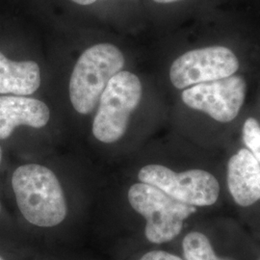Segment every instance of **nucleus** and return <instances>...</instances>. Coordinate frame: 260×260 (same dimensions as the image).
Wrapping results in <instances>:
<instances>
[{"instance_id": "nucleus-1", "label": "nucleus", "mask_w": 260, "mask_h": 260, "mask_svg": "<svg viewBox=\"0 0 260 260\" xmlns=\"http://www.w3.org/2000/svg\"><path fill=\"white\" fill-rule=\"evenodd\" d=\"M12 187L19 211L24 219L40 228H53L68 214L65 194L55 174L38 164L17 168Z\"/></svg>"}, {"instance_id": "nucleus-2", "label": "nucleus", "mask_w": 260, "mask_h": 260, "mask_svg": "<svg viewBox=\"0 0 260 260\" xmlns=\"http://www.w3.org/2000/svg\"><path fill=\"white\" fill-rule=\"evenodd\" d=\"M132 209L145 219L144 233L148 241L161 245L178 237L185 223L199 208L172 198L149 183H135L127 193Z\"/></svg>"}, {"instance_id": "nucleus-3", "label": "nucleus", "mask_w": 260, "mask_h": 260, "mask_svg": "<svg viewBox=\"0 0 260 260\" xmlns=\"http://www.w3.org/2000/svg\"><path fill=\"white\" fill-rule=\"evenodd\" d=\"M123 65L121 50L111 44H99L85 50L70 81V99L75 110L82 115L92 113L107 84Z\"/></svg>"}, {"instance_id": "nucleus-4", "label": "nucleus", "mask_w": 260, "mask_h": 260, "mask_svg": "<svg viewBox=\"0 0 260 260\" xmlns=\"http://www.w3.org/2000/svg\"><path fill=\"white\" fill-rule=\"evenodd\" d=\"M142 84L137 75L120 72L114 75L100 99L93 123V136L105 144L121 139L128 126L131 113L139 105Z\"/></svg>"}, {"instance_id": "nucleus-5", "label": "nucleus", "mask_w": 260, "mask_h": 260, "mask_svg": "<svg viewBox=\"0 0 260 260\" xmlns=\"http://www.w3.org/2000/svg\"><path fill=\"white\" fill-rule=\"evenodd\" d=\"M141 182L155 186L177 201L197 208H208L217 205L221 197V184L213 174L191 169L177 173L172 169L150 164L138 173Z\"/></svg>"}, {"instance_id": "nucleus-6", "label": "nucleus", "mask_w": 260, "mask_h": 260, "mask_svg": "<svg viewBox=\"0 0 260 260\" xmlns=\"http://www.w3.org/2000/svg\"><path fill=\"white\" fill-rule=\"evenodd\" d=\"M239 69L237 57L228 47H209L190 50L178 57L170 70L177 89L232 76Z\"/></svg>"}, {"instance_id": "nucleus-7", "label": "nucleus", "mask_w": 260, "mask_h": 260, "mask_svg": "<svg viewBox=\"0 0 260 260\" xmlns=\"http://www.w3.org/2000/svg\"><path fill=\"white\" fill-rule=\"evenodd\" d=\"M246 94V82L240 76L196 84L185 89L181 99L192 109L208 114L220 122L233 121L241 109Z\"/></svg>"}, {"instance_id": "nucleus-8", "label": "nucleus", "mask_w": 260, "mask_h": 260, "mask_svg": "<svg viewBox=\"0 0 260 260\" xmlns=\"http://www.w3.org/2000/svg\"><path fill=\"white\" fill-rule=\"evenodd\" d=\"M228 190L236 206L250 209L260 203V164L248 149H239L226 166Z\"/></svg>"}, {"instance_id": "nucleus-9", "label": "nucleus", "mask_w": 260, "mask_h": 260, "mask_svg": "<svg viewBox=\"0 0 260 260\" xmlns=\"http://www.w3.org/2000/svg\"><path fill=\"white\" fill-rule=\"evenodd\" d=\"M50 112L47 104L22 95L0 96V140H6L20 125L42 128L47 125Z\"/></svg>"}, {"instance_id": "nucleus-10", "label": "nucleus", "mask_w": 260, "mask_h": 260, "mask_svg": "<svg viewBox=\"0 0 260 260\" xmlns=\"http://www.w3.org/2000/svg\"><path fill=\"white\" fill-rule=\"evenodd\" d=\"M184 260H255L259 253L232 252L208 230H192L181 242Z\"/></svg>"}, {"instance_id": "nucleus-11", "label": "nucleus", "mask_w": 260, "mask_h": 260, "mask_svg": "<svg viewBox=\"0 0 260 260\" xmlns=\"http://www.w3.org/2000/svg\"><path fill=\"white\" fill-rule=\"evenodd\" d=\"M40 67L34 61H13L0 51V94L30 95L41 85Z\"/></svg>"}, {"instance_id": "nucleus-12", "label": "nucleus", "mask_w": 260, "mask_h": 260, "mask_svg": "<svg viewBox=\"0 0 260 260\" xmlns=\"http://www.w3.org/2000/svg\"><path fill=\"white\" fill-rule=\"evenodd\" d=\"M243 141L246 149L257 159L260 164V124L254 118H249L243 126Z\"/></svg>"}, {"instance_id": "nucleus-13", "label": "nucleus", "mask_w": 260, "mask_h": 260, "mask_svg": "<svg viewBox=\"0 0 260 260\" xmlns=\"http://www.w3.org/2000/svg\"><path fill=\"white\" fill-rule=\"evenodd\" d=\"M139 260H184V258L170 251L156 250L146 252Z\"/></svg>"}, {"instance_id": "nucleus-14", "label": "nucleus", "mask_w": 260, "mask_h": 260, "mask_svg": "<svg viewBox=\"0 0 260 260\" xmlns=\"http://www.w3.org/2000/svg\"><path fill=\"white\" fill-rule=\"evenodd\" d=\"M72 1H74L79 5H90V4H93V2H95L96 0H72Z\"/></svg>"}, {"instance_id": "nucleus-15", "label": "nucleus", "mask_w": 260, "mask_h": 260, "mask_svg": "<svg viewBox=\"0 0 260 260\" xmlns=\"http://www.w3.org/2000/svg\"><path fill=\"white\" fill-rule=\"evenodd\" d=\"M153 1H155V2H157V3H163V4H165V3H173V2L179 1V0H153Z\"/></svg>"}, {"instance_id": "nucleus-16", "label": "nucleus", "mask_w": 260, "mask_h": 260, "mask_svg": "<svg viewBox=\"0 0 260 260\" xmlns=\"http://www.w3.org/2000/svg\"><path fill=\"white\" fill-rule=\"evenodd\" d=\"M2 155H3V152H2V149H1V147H0V163H1V161H2Z\"/></svg>"}, {"instance_id": "nucleus-17", "label": "nucleus", "mask_w": 260, "mask_h": 260, "mask_svg": "<svg viewBox=\"0 0 260 260\" xmlns=\"http://www.w3.org/2000/svg\"><path fill=\"white\" fill-rule=\"evenodd\" d=\"M255 260H260V252H259V254H258V255H257V257H256V259Z\"/></svg>"}, {"instance_id": "nucleus-18", "label": "nucleus", "mask_w": 260, "mask_h": 260, "mask_svg": "<svg viewBox=\"0 0 260 260\" xmlns=\"http://www.w3.org/2000/svg\"><path fill=\"white\" fill-rule=\"evenodd\" d=\"M0 260H5V259H4V258H3V257H2V256H1V255H0Z\"/></svg>"}, {"instance_id": "nucleus-19", "label": "nucleus", "mask_w": 260, "mask_h": 260, "mask_svg": "<svg viewBox=\"0 0 260 260\" xmlns=\"http://www.w3.org/2000/svg\"><path fill=\"white\" fill-rule=\"evenodd\" d=\"M0 210H1V205H0Z\"/></svg>"}]
</instances>
